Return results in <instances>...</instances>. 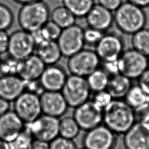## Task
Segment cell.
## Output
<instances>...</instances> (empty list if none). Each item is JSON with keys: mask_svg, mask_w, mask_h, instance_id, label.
<instances>
[{"mask_svg": "<svg viewBox=\"0 0 149 149\" xmlns=\"http://www.w3.org/2000/svg\"><path fill=\"white\" fill-rule=\"evenodd\" d=\"M81 128L72 117H64L59 121V136L74 140L79 135Z\"/></svg>", "mask_w": 149, "mask_h": 149, "instance_id": "cell-27", "label": "cell"}, {"mask_svg": "<svg viewBox=\"0 0 149 149\" xmlns=\"http://www.w3.org/2000/svg\"><path fill=\"white\" fill-rule=\"evenodd\" d=\"M0 149H11L9 143L0 139Z\"/></svg>", "mask_w": 149, "mask_h": 149, "instance_id": "cell-45", "label": "cell"}, {"mask_svg": "<svg viewBox=\"0 0 149 149\" xmlns=\"http://www.w3.org/2000/svg\"><path fill=\"white\" fill-rule=\"evenodd\" d=\"M86 149V148H85L83 147V148H79V149Z\"/></svg>", "mask_w": 149, "mask_h": 149, "instance_id": "cell-46", "label": "cell"}, {"mask_svg": "<svg viewBox=\"0 0 149 149\" xmlns=\"http://www.w3.org/2000/svg\"><path fill=\"white\" fill-rule=\"evenodd\" d=\"M101 68L111 77L119 73L118 61L101 63Z\"/></svg>", "mask_w": 149, "mask_h": 149, "instance_id": "cell-37", "label": "cell"}, {"mask_svg": "<svg viewBox=\"0 0 149 149\" xmlns=\"http://www.w3.org/2000/svg\"><path fill=\"white\" fill-rule=\"evenodd\" d=\"M148 63H149V56H148Z\"/></svg>", "mask_w": 149, "mask_h": 149, "instance_id": "cell-47", "label": "cell"}, {"mask_svg": "<svg viewBox=\"0 0 149 149\" xmlns=\"http://www.w3.org/2000/svg\"><path fill=\"white\" fill-rule=\"evenodd\" d=\"M14 2H16L17 4H20V5H24V4H28L31 3L33 2H38L40 1H43V0H13Z\"/></svg>", "mask_w": 149, "mask_h": 149, "instance_id": "cell-44", "label": "cell"}, {"mask_svg": "<svg viewBox=\"0 0 149 149\" xmlns=\"http://www.w3.org/2000/svg\"><path fill=\"white\" fill-rule=\"evenodd\" d=\"M89 27L105 33L114 22L113 13L100 4H94L85 17Z\"/></svg>", "mask_w": 149, "mask_h": 149, "instance_id": "cell-18", "label": "cell"}, {"mask_svg": "<svg viewBox=\"0 0 149 149\" xmlns=\"http://www.w3.org/2000/svg\"><path fill=\"white\" fill-rule=\"evenodd\" d=\"M110 76L101 67L86 77L92 92L94 93L107 90Z\"/></svg>", "mask_w": 149, "mask_h": 149, "instance_id": "cell-23", "label": "cell"}, {"mask_svg": "<svg viewBox=\"0 0 149 149\" xmlns=\"http://www.w3.org/2000/svg\"><path fill=\"white\" fill-rule=\"evenodd\" d=\"M124 39L116 33H105L95 45V51L101 62L118 61L125 50Z\"/></svg>", "mask_w": 149, "mask_h": 149, "instance_id": "cell-7", "label": "cell"}, {"mask_svg": "<svg viewBox=\"0 0 149 149\" xmlns=\"http://www.w3.org/2000/svg\"><path fill=\"white\" fill-rule=\"evenodd\" d=\"M118 63L119 73L131 80L139 79L149 67L148 56L133 49L124 50Z\"/></svg>", "mask_w": 149, "mask_h": 149, "instance_id": "cell-5", "label": "cell"}, {"mask_svg": "<svg viewBox=\"0 0 149 149\" xmlns=\"http://www.w3.org/2000/svg\"><path fill=\"white\" fill-rule=\"evenodd\" d=\"M105 33L89 27L84 29V37L85 45L95 46L99 42Z\"/></svg>", "mask_w": 149, "mask_h": 149, "instance_id": "cell-33", "label": "cell"}, {"mask_svg": "<svg viewBox=\"0 0 149 149\" xmlns=\"http://www.w3.org/2000/svg\"><path fill=\"white\" fill-rule=\"evenodd\" d=\"M14 111L25 124L31 123L42 114L39 95L24 91L14 101Z\"/></svg>", "mask_w": 149, "mask_h": 149, "instance_id": "cell-9", "label": "cell"}, {"mask_svg": "<svg viewBox=\"0 0 149 149\" xmlns=\"http://www.w3.org/2000/svg\"><path fill=\"white\" fill-rule=\"evenodd\" d=\"M86 132L83 137V147L87 149H114L117 135L104 125L101 124Z\"/></svg>", "mask_w": 149, "mask_h": 149, "instance_id": "cell-13", "label": "cell"}, {"mask_svg": "<svg viewBox=\"0 0 149 149\" xmlns=\"http://www.w3.org/2000/svg\"><path fill=\"white\" fill-rule=\"evenodd\" d=\"M60 119L42 114L31 123L25 124L34 139L50 143L59 136Z\"/></svg>", "mask_w": 149, "mask_h": 149, "instance_id": "cell-12", "label": "cell"}, {"mask_svg": "<svg viewBox=\"0 0 149 149\" xmlns=\"http://www.w3.org/2000/svg\"><path fill=\"white\" fill-rule=\"evenodd\" d=\"M10 35L7 31L0 30V55L8 52Z\"/></svg>", "mask_w": 149, "mask_h": 149, "instance_id": "cell-38", "label": "cell"}, {"mask_svg": "<svg viewBox=\"0 0 149 149\" xmlns=\"http://www.w3.org/2000/svg\"><path fill=\"white\" fill-rule=\"evenodd\" d=\"M114 22L121 32L134 34L145 28L147 18L143 8L130 2H123L113 14Z\"/></svg>", "mask_w": 149, "mask_h": 149, "instance_id": "cell-2", "label": "cell"}, {"mask_svg": "<svg viewBox=\"0 0 149 149\" xmlns=\"http://www.w3.org/2000/svg\"><path fill=\"white\" fill-rule=\"evenodd\" d=\"M84 31L81 26L76 24L63 29L56 40L63 56L68 58L84 49Z\"/></svg>", "mask_w": 149, "mask_h": 149, "instance_id": "cell-10", "label": "cell"}, {"mask_svg": "<svg viewBox=\"0 0 149 149\" xmlns=\"http://www.w3.org/2000/svg\"><path fill=\"white\" fill-rule=\"evenodd\" d=\"M25 91V81L17 75L0 77V97L9 102H13Z\"/></svg>", "mask_w": 149, "mask_h": 149, "instance_id": "cell-20", "label": "cell"}, {"mask_svg": "<svg viewBox=\"0 0 149 149\" xmlns=\"http://www.w3.org/2000/svg\"><path fill=\"white\" fill-rule=\"evenodd\" d=\"M50 16L49 6L40 1L22 5L17 20L21 29L32 33L42 28Z\"/></svg>", "mask_w": 149, "mask_h": 149, "instance_id": "cell-3", "label": "cell"}, {"mask_svg": "<svg viewBox=\"0 0 149 149\" xmlns=\"http://www.w3.org/2000/svg\"><path fill=\"white\" fill-rule=\"evenodd\" d=\"M113 100V98L107 90H105L95 93L92 100L103 109Z\"/></svg>", "mask_w": 149, "mask_h": 149, "instance_id": "cell-35", "label": "cell"}, {"mask_svg": "<svg viewBox=\"0 0 149 149\" xmlns=\"http://www.w3.org/2000/svg\"><path fill=\"white\" fill-rule=\"evenodd\" d=\"M49 149H78L73 140L58 136L49 143Z\"/></svg>", "mask_w": 149, "mask_h": 149, "instance_id": "cell-34", "label": "cell"}, {"mask_svg": "<svg viewBox=\"0 0 149 149\" xmlns=\"http://www.w3.org/2000/svg\"><path fill=\"white\" fill-rule=\"evenodd\" d=\"M41 31L46 40L56 41L62 29L53 21L49 20L41 29Z\"/></svg>", "mask_w": 149, "mask_h": 149, "instance_id": "cell-32", "label": "cell"}, {"mask_svg": "<svg viewBox=\"0 0 149 149\" xmlns=\"http://www.w3.org/2000/svg\"><path fill=\"white\" fill-rule=\"evenodd\" d=\"M10 102L0 97V117L10 110Z\"/></svg>", "mask_w": 149, "mask_h": 149, "instance_id": "cell-42", "label": "cell"}, {"mask_svg": "<svg viewBox=\"0 0 149 149\" xmlns=\"http://www.w3.org/2000/svg\"><path fill=\"white\" fill-rule=\"evenodd\" d=\"M18 61L9 55L6 58H0V77L9 75H17Z\"/></svg>", "mask_w": 149, "mask_h": 149, "instance_id": "cell-30", "label": "cell"}, {"mask_svg": "<svg viewBox=\"0 0 149 149\" xmlns=\"http://www.w3.org/2000/svg\"></svg>", "mask_w": 149, "mask_h": 149, "instance_id": "cell-48", "label": "cell"}, {"mask_svg": "<svg viewBox=\"0 0 149 149\" xmlns=\"http://www.w3.org/2000/svg\"><path fill=\"white\" fill-rule=\"evenodd\" d=\"M136 122L134 109L123 99H113L103 109V124L116 135H124Z\"/></svg>", "mask_w": 149, "mask_h": 149, "instance_id": "cell-1", "label": "cell"}, {"mask_svg": "<svg viewBox=\"0 0 149 149\" xmlns=\"http://www.w3.org/2000/svg\"><path fill=\"white\" fill-rule=\"evenodd\" d=\"M124 99L134 109L149 103V95L139 85L132 86Z\"/></svg>", "mask_w": 149, "mask_h": 149, "instance_id": "cell-24", "label": "cell"}, {"mask_svg": "<svg viewBox=\"0 0 149 149\" xmlns=\"http://www.w3.org/2000/svg\"><path fill=\"white\" fill-rule=\"evenodd\" d=\"M138 79V85L148 95H149V67Z\"/></svg>", "mask_w": 149, "mask_h": 149, "instance_id": "cell-40", "label": "cell"}, {"mask_svg": "<svg viewBox=\"0 0 149 149\" xmlns=\"http://www.w3.org/2000/svg\"><path fill=\"white\" fill-rule=\"evenodd\" d=\"M127 1L141 8H146L149 6V0H127Z\"/></svg>", "mask_w": 149, "mask_h": 149, "instance_id": "cell-43", "label": "cell"}, {"mask_svg": "<svg viewBox=\"0 0 149 149\" xmlns=\"http://www.w3.org/2000/svg\"><path fill=\"white\" fill-rule=\"evenodd\" d=\"M46 65L35 54L18 61L17 75L24 81L39 80Z\"/></svg>", "mask_w": 149, "mask_h": 149, "instance_id": "cell-19", "label": "cell"}, {"mask_svg": "<svg viewBox=\"0 0 149 149\" xmlns=\"http://www.w3.org/2000/svg\"><path fill=\"white\" fill-rule=\"evenodd\" d=\"M73 117L81 130L87 131L102 124L103 109L89 100L75 108Z\"/></svg>", "mask_w": 149, "mask_h": 149, "instance_id": "cell-11", "label": "cell"}, {"mask_svg": "<svg viewBox=\"0 0 149 149\" xmlns=\"http://www.w3.org/2000/svg\"><path fill=\"white\" fill-rule=\"evenodd\" d=\"M28 149H49V143L34 139Z\"/></svg>", "mask_w": 149, "mask_h": 149, "instance_id": "cell-41", "label": "cell"}, {"mask_svg": "<svg viewBox=\"0 0 149 149\" xmlns=\"http://www.w3.org/2000/svg\"><path fill=\"white\" fill-rule=\"evenodd\" d=\"M25 123L13 111L0 117V139L10 143L24 129Z\"/></svg>", "mask_w": 149, "mask_h": 149, "instance_id": "cell-17", "label": "cell"}, {"mask_svg": "<svg viewBox=\"0 0 149 149\" xmlns=\"http://www.w3.org/2000/svg\"><path fill=\"white\" fill-rule=\"evenodd\" d=\"M125 149H149V124L136 122L124 134Z\"/></svg>", "mask_w": 149, "mask_h": 149, "instance_id": "cell-16", "label": "cell"}, {"mask_svg": "<svg viewBox=\"0 0 149 149\" xmlns=\"http://www.w3.org/2000/svg\"><path fill=\"white\" fill-rule=\"evenodd\" d=\"M61 92L68 107L74 109L89 100L92 92L86 78L73 74L68 77Z\"/></svg>", "mask_w": 149, "mask_h": 149, "instance_id": "cell-4", "label": "cell"}, {"mask_svg": "<svg viewBox=\"0 0 149 149\" xmlns=\"http://www.w3.org/2000/svg\"><path fill=\"white\" fill-rule=\"evenodd\" d=\"M99 4L111 11L117 10L121 4L123 3V0H98Z\"/></svg>", "mask_w": 149, "mask_h": 149, "instance_id": "cell-39", "label": "cell"}, {"mask_svg": "<svg viewBox=\"0 0 149 149\" xmlns=\"http://www.w3.org/2000/svg\"><path fill=\"white\" fill-rule=\"evenodd\" d=\"M34 139L30 131L25 126L24 129L9 143L10 149H28Z\"/></svg>", "mask_w": 149, "mask_h": 149, "instance_id": "cell-29", "label": "cell"}, {"mask_svg": "<svg viewBox=\"0 0 149 149\" xmlns=\"http://www.w3.org/2000/svg\"><path fill=\"white\" fill-rule=\"evenodd\" d=\"M39 97L42 114L59 119L68 110V105L61 92L44 91Z\"/></svg>", "mask_w": 149, "mask_h": 149, "instance_id": "cell-14", "label": "cell"}, {"mask_svg": "<svg viewBox=\"0 0 149 149\" xmlns=\"http://www.w3.org/2000/svg\"><path fill=\"white\" fill-rule=\"evenodd\" d=\"M132 86L130 79L118 73L109 77L107 90L113 99H123Z\"/></svg>", "mask_w": 149, "mask_h": 149, "instance_id": "cell-22", "label": "cell"}, {"mask_svg": "<svg viewBox=\"0 0 149 149\" xmlns=\"http://www.w3.org/2000/svg\"><path fill=\"white\" fill-rule=\"evenodd\" d=\"M68 77L62 66L52 65L46 66L39 80L44 91L61 92Z\"/></svg>", "mask_w": 149, "mask_h": 149, "instance_id": "cell-15", "label": "cell"}, {"mask_svg": "<svg viewBox=\"0 0 149 149\" xmlns=\"http://www.w3.org/2000/svg\"><path fill=\"white\" fill-rule=\"evenodd\" d=\"M50 16L52 20L62 30L75 24L77 19L76 17L64 5L54 8L50 13Z\"/></svg>", "mask_w": 149, "mask_h": 149, "instance_id": "cell-25", "label": "cell"}, {"mask_svg": "<svg viewBox=\"0 0 149 149\" xmlns=\"http://www.w3.org/2000/svg\"><path fill=\"white\" fill-rule=\"evenodd\" d=\"M134 111L136 122L149 124V103L134 109Z\"/></svg>", "mask_w": 149, "mask_h": 149, "instance_id": "cell-36", "label": "cell"}, {"mask_svg": "<svg viewBox=\"0 0 149 149\" xmlns=\"http://www.w3.org/2000/svg\"><path fill=\"white\" fill-rule=\"evenodd\" d=\"M36 47L32 33L21 29L10 35L8 55L17 61H21L34 54Z\"/></svg>", "mask_w": 149, "mask_h": 149, "instance_id": "cell-8", "label": "cell"}, {"mask_svg": "<svg viewBox=\"0 0 149 149\" xmlns=\"http://www.w3.org/2000/svg\"><path fill=\"white\" fill-rule=\"evenodd\" d=\"M131 43L133 49L146 56H149V29L144 28L132 35Z\"/></svg>", "mask_w": 149, "mask_h": 149, "instance_id": "cell-28", "label": "cell"}, {"mask_svg": "<svg viewBox=\"0 0 149 149\" xmlns=\"http://www.w3.org/2000/svg\"><path fill=\"white\" fill-rule=\"evenodd\" d=\"M63 5L76 18L85 17L94 5V0H62Z\"/></svg>", "mask_w": 149, "mask_h": 149, "instance_id": "cell-26", "label": "cell"}, {"mask_svg": "<svg viewBox=\"0 0 149 149\" xmlns=\"http://www.w3.org/2000/svg\"><path fill=\"white\" fill-rule=\"evenodd\" d=\"M14 22V15L6 5L0 3V30L7 31Z\"/></svg>", "mask_w": 149, "mask_h": 149, "instance_id": "cell-31", "label": "cell"}, {"mask_svg": "<svg viewBox=\"0 0 149 149\" xmlns=\"http://www.w3.org/2000/svg\"><path fill=\"white\" fill-rule=\"evenodd\" d=\"M101 63L95 50L84 49L68 58L67 68L71 74L86 78L100 67Z\"/></svg>", "mask_w": 149, "mask_h": 149, "instance_id": "cell-6", "label": "cell"}, {"mask_svg": "<svg viewBox=\"0 0 149 149\" xmlns=\"http://www.w3.org/2000/svg\"><path fill=\"white\" fill-rule=\"evenodd\" d=\"M35 52L46 66L56 64L63 56L56 41H43L37 45Z\"/></svg>", "mask_w": 149, "mask_h": 149, "instance_id": "cell-21", "label": "cell"}]
</instances>
